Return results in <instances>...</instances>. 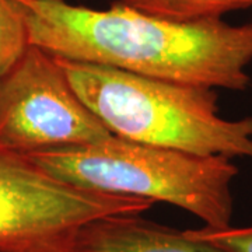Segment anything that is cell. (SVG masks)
Here are the masks:
<instances>
[{"instance_id": "obj_1", "label": "cell", "mask_w": 252, "mask_h": 252, "mask_svg": "<svg viewBox=\"0 0 252 252\" xmlns=\"http://www.w3.org/2000/svg\"><path fill=\"white\" fill-rule=\"evenodd\" d=\"M30 44L58 58L160 80L244 91L251 86L252 23L175 21L124 3L95 10L66 0H14Z\"/></svg>"}, {"instance_id": "obj_2", "label": "cell", "mask_w": 252, "mask_h": 252, "mask_svg": "<svg viewBox=\"0 0 252 252\" xmlns=\"http://www.w3.org/2000/svg\"><path fill=\"white\" fill-rule=\"evenodd\" d=\"M58 61L77 95L112 135L198 156L252 160V117H220L213 89Z\"/></svg>"}, {"instance_id": "obj_3", "label": "cell", "mask_w": 252, "mask_h": 252, "mask_svg": "<svg viewBox=\"0 0 252 252\" xmlns=\"http://www.w3.org/2000/svg\"><path fill=\"white\" fill-rule=\"evenodd\" d=\"M24 156L76 187L167 202L212 228L231 225V182L238 168L224 156H198L115 135Z\"/></svg>"}, {"instance_id": "obj_4", "label": "cell", "mask_w": 252, "mask_h": 252, "mask_svg": "<svg viewBox=\"0 0 252 252\" xmlns=\"http://www.w3.org/2000/svg\"><path fill=\"white\" fill-rule=\"evenodd\" d=\"M153 200L76 187L0 147V252H69L84 224L142 215Z\"/></svg>"}, {"instance_id": "obj_5", "label": "cell", "mask_w": 252, "mask_h": 252, "mask_svg": "<svg viewBox=\"0 0 252 252\" xmlns=\"http://www.w3.org/2000/svg\"><path fill=\"white\" fill-rule=\"evenodd\" d=\"M112 133L77 95L55 55L30 45L0 79V147L20 154L84 146Z\"/></svg>"}, {"instance_id": "obj_6", "label": "cell", "mask_w": 252, "mask_h": 252, "mask_svg": "<svg viewBox=\"0 0 252 252\" xmlns=\"http://www.w3.org/2000/svg\"><path fill=\"white\" fill-rule=\"evenodd\" d=\"M69 252H224L140 215H111L84 224Z\"/></svg>"}, {"instance_id": "obj_7", "label": "cell", "mask_w": 252, "mask_h": 252, "mask_svg": "<svg viewBox=\"0 0 252 252\" xmlns=\"http://www.w3.org/2000/svg\"><path fill=\"white\" fill-rule=\"evenodd\" d=\"M130 7L175 21L221 18L234 10L248 9L252 0H119Z\"/></svg>"}, {"instance_id": "obj_8", "label": "cell", "mask_w": 252, "mask_h": 252, "mask_svg": "<svg viewBox=\"0 0 252 252\" xmlns=\"http://www.w3.org/2000/svg\"><path fill=\"white\" fill-rule=\"evenodd\" d=\"M26 20L14 0H0V79L20 62L30 48Z\"/></svg>"}, {"instance_id": "obj_9", "label": "cell", "mask_w": 252, "mask_h": 252, "mask_svg": "<svg viewBox=\"0 0 252 252\" xmlns=\"http://www.w3.org/2000/svg\"><path fill=\"white\" fill-rule=\"evenodd\" d=\"M189 237L212 244L224 252H252V225L250 227H224L212 228L202 227L198 230H187Z\"/></svg>"}]
</instances>
